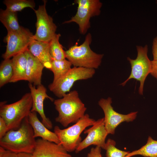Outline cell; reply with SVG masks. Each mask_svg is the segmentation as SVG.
Instances as JSON below:
<instances>
[{"label":"cell","mask_w":157,"mask_h":157,"mask_svg":"<svg viewBox=\"0 0 157 157\" xmlns=\"http://www.w3.org/2000/svg\"><path fill=\"white\" fill-rule=\"evenodd\" d=\"M36 141L33 129L27 117L17 129L8 131L0 139V145L4 149L17 154L21 153L32 154Z\"/></svg>","instance_id":"1"},{"label":"cell","mask_w":157,"mask_h":157,"mask_svg":"<svg viewBox=\"0 0 157 157\" xmlns=\"http://www.w3.org/2000/svg\"><path fill=\"white\" fill-rule=\"evenodd\" d=\"M54 104L58 113L55 118L56 121L64 127L78 121L85 114L87 109L76 90L54 100Z\"/></svg>","instance_id":"2"},{"label":"cell","mask_w":157,"mask_h":157,"mask_svg":"<svg viewBox=\"0 0 157 157\" xmlns=\"http://www.w3.org/2000/svg\"><path fill=\"white\" fill-rule=\"evenodd\" d=\"M33 100L30 93L24 94L18 101L10 104L0 103V117L7 124L8 131L17 129L31 112Z\"/></svg>","instance_id":"3"},{"label":"cell","mask_w":157,"mask_h":157,"mask_svg":"<svg viewBox=\"0 0 157 157\" xmlns=\"http://www.w3.org/2000/svg\"><path fill=\"white\" fill-rule=\"evenodd\" d=\"M91 34L87 35L83 42L78 46L76 44L65 51L66 58L74 67L88 68H98L100 66L103 54H98L91 49Z\"/></svg>","instance_id":"4"},{"label":"cell","mask_w":157,"mask_h":157,"mask_svg":"<svg viewBox=\"0 0 157 157\" xmlns=\"http://www.w3.org/2000/svg\"><path fill=\"white\" fill-rule=\"evenodd\" d=\"M96 121L85 114L73 125L61 129L56 126L54 132L57 136L62 145L68 152L75 151L81 141V135L87 127L92 126Z\"/></svg>","instance_id":"5"},{"label":"cell","mask_w":157,"mask_h":157,"mask_svg":"<svg viewBox=\"0 0 157 157\" xmlns=\"http://www.w3.org/2000/svg\"><path fill=\"white\" fill-rule=\"evenodd\" d=\"M95 73L93 69L74 67L65 75L49 84L48 88L56 96L61 98L70 92L75 82L90 78Z\"/></svg>","instance_id":"6"},{"label":"cell","mask_w":157,"mask_h":157,"mask_svg":"<svg viewBox=\"0 0 157 157\" xmlns=\"http://www.w3.org/2000/svg\"><path fill=\"white\" fill-rule=\"evenodd\" d=\"M136 49L137 55L136 58L132 59L127 57V60L131 66V72L129 77L121 85L124 86L129 80L134 79L140 83L139 93L143 94L144 82L146 78L150 74L152 66V61L150 60L147 56L148 47L147 45L144 47L137 46Z\"/></svg>","instance_id":"7"},{"label":"cell","mask_w":157,"mask_h":157,"mask_svg":"<svg viewBox=\"0 0 157 157\" xmlns=\"http://www.w3.org/2000/svg\"><path fill=\"white\" fill-rule=\"evenodd\" d=\"M74 2L78 6L76 14L64 23H76L81 34L84 35L90 26L91 18L100 15L102 4L99 0H76Z\"/></svg>","instance_id":"8"},{"label":"cell","mask_w":157,"mask_h":157,"mask_svg":"<svg viewBox=\"0 0 157 157\" xmlns=\"http://www.w3.org/2000/svg\"><path fill=\"white\" fill-rule=\"evenodd\" d=\"M34 35L28 29L22 27L19 31L8 32L5 41L7 43L5 52L2 55L4 59L24 52L34 39Z\"/></svg>","instance_id":"9"},{"label":"cell","mask_w":157,"mask_h":157,"mask_svg":"<svg viewBox=\"0 0 157 157\" xmlns=\"http://www.w3.org/2000/svg\"><path fill=\"white\" fill-rule=\"evenodd\" d=\"M111 98H101L98 102V104L103 110L104 114V124L108 134L113 135L115 129L123 122H129L135 120L137 115V112H131L124 115L115 111L111 105Z\"/></svg>","instance_id":"10"},{"label":"cell","mask_w":157,"mask_h":157,"mask_svg":"<svg viewBox=\"0 0 157 157\" xmlns=\"http://www.w3.org/2000/svg\"><path fill=\"white\" fill-rule=\"evenodd\" d=\"M47 1H43V4L39 6L38 8L34 10L37 21L36 31L34 35V39L43 42H49L56 34L57 26L52 18L49 15L46 8Z\"/></svg>","instance_id":"11"},{"label":"cell","mask_w":157,"mask_h":157,"mask_svg":"<svg viewBox=\"0 0 157 157\" xmlns=\"http://www.w3.org/2000/svg\"><path fill=\"white\" fill-rule=\"evenodd\" d=\"M84 133L86 138L82 141L75 151L78 153L91 145H95L105 149L106 138L108 134L105 127L104 118L96 121L90 128L85 129Z\"/></svg>","instance_id":"12"},{"label":"cell","mask_w":157,"mask_h":157,"mask_svg":"<svg viewBox=\"0 0 157 157\" xmlns=\"http://www.w3.org/2000/svg\"><path fill=\"white\" fill-rule=\"evenodd\" d=\"M28 85L33 100L31 111L38 113L42 119V123L48 129H51L53 127V124L51 121L45 114L44 102L46 99H48L51 101H53V99L47 94V89L43 85L41 84L36 88L35 86L29 83Z\"/></svg>","instance_id":"13"},{"label":"cell","mask_w":157,"mask_h":157,"mask_svg":"<svg viewBox=\"0 0 157 157\" xmlns=\"http://www.w3.org/2000/svg\"><path fill=\"white\" fill-rule=\"evenodd\" d=\"M60 144L42 139L36 140L33 157H72Z\"/></svg>","instance_id":"14"},{"label":"cell","mask_w":157,"mask_h":157,"mask_svg":"<svg viewBox=\"0 0 157 157\" xmlns=\"http://www.w3.org/2000/svg\"><path fill=\"white\" fill-rule=\"evenodd\" d=\"M27 58L26 81L37 86L41 84L42 71L44 67L27 49L25 52Z\"/></svg>","instance_id":"15"},{"label":"cell","mask_w":157,"mask_h":157,"mask_svg":"<svg viewBox=\"0 0 157 157\" xmlns=\"http://www.w3.org/2000/svg\"><path fill=\"white\" fill-rule=\"evenodd\" d=\"M28 118V122L33 129L35 138L40 137L46 140L58 144H60L56 134L49 130L40 121L36 112L31 111Z\"/></svg>","instance_id":"16"},{"label":"cell","mask_w":157,"mask_h":157,"mask_svg":"<svg viewBox=\"0 0 157 157\" xmlns=\"http://www.w3.org/2000/svg\"><path fill=\"white\" fill-rule=\"evenodd\" d=\"M28 50L43 65L50 69L53 59L49 52V42L38 41L33 39L30 44Z\"/></svg>","instance_id":"17"},{"label":"cell","mask_w":157,"mask_h":157,"mask_svg":"<svg viewBox=\"0 0 157 157\" xmlns=\"http://www.w3.org/2000/svg\"><path fill=\"white\" fill-rule=\"evenodd\" d=\"M13 75L10 83L26 81L27 58L24 52L18 54L12 59Z\"/></svg>","instance_id":"18"},{"label":"cell","mask_w":157,"mask_h":157,"mask_svg":"<svg viewBox=\"0 0 157 157\" xmlns=\"http://www.w3.org/2000/svg\"><path fill=\"white\" fill-rule=\"evenodd\" d=\"M0 21L8 32L19 31L22 27L19 23L17 13L6 9H0Z\"/></svg>","instance_id":"19"},{"label":"cell","mask_w":157,"mask_h":157,"mask_svg":"<svg viewBox=\"0 0 157 157\" xmlns=\"http://www.w3.org/2000/svg\"><path fill=\"white\" fill-rule=\"evenodd\" d=\"M136 155L144 157H157V140L149 136L145 144L138 150L130 152L125 157Z\"/></svg>","instance_id":"20"},{"label":"cell","mask_w":157,"mask_h":157,"mask_svg":"<svg viewBox=\"0 0 157 157\" xmlns=\"http://www.w3.org/2000/svg\"><path fill=\"white\" fill-rule=\"evenodd\" d=\"M72 65L66 59L61 60H53L49 69L53 74L52 82H54L65 75L72 68Z\"/></svg>","instance_id":"21"},{"label":"cell","mask_w":157,"mask_h":157,"mask_svg":"<svg viewBox=\"0 0 157 157\" xmlns=\"http://www.w3.org/2000/svg\"><path fill=\"white\" fill-rule=\"evenodd\" d=\"M60 36V34L56 33L49 42V52L53 60H61L66 58L65 51L59 41Z\"/></svg>","instance_id":"22"},{"label":"cell","mask_w":157,"mask_h":157,"mask_svg":"<svg viewBox=\"0 0 157 157\" xmlns=\"http://www.w3.org/2000/svg\"><path fill=\"white\" fill-rule=\"evenodd\" d=\"M3 3L6 6V9L17 13L26 8H30L33 10L35 3L32 0H5Z\"/></svg>","instance_id":"23"},{"label":"cell","mask_w":157,"mask_h":157,"mask_svg":"<svg viewBox=\"0 0 157 157\" xmlns=\"http://www.w3.org/2000/svg\"><path fill=\"white\" fill-rule=\"evenodd\" d=\"M13 75L12 59H7L1 62L0 66V87L10 83Z\"/></svg>","instance_id":"24"},{"label":"cell","mask_w":157,"mask_h":157,"mask_svg":"<svg viewBox=\"0 0 157 157\" xmlns=\"http://www.w3.org/2000/svg\"><path fill=\"white\" fill-rule=\"evenodd\" d=\"M115 145L116 142L113 140L108 139L107 140L104 149L106 157H125L130 152L120 150Z\"/></svg>","instance_id":"25"},{"label":"cell","mask_w":157,"mask_h":157,"mask_svg":"<svg viewBox=\"0 0 157 157\" xmlns=\"http://www.w3.org/2000/svg\"><path fill=\"white\" fill-rule=\"evenodd\" d=\"M101 149L98 146L91 148L87 154V157H102L101 154Z\"/></svg>","instance_id":"26"},{"label":"cell","mask_w":157,"mask_h":157,"mask_svg":"<svg viewBox=\"0 0 157 157\" xmlns=\"http://www.w3.org/2000/svg\"><path fill=\"white\" fill-rule=\"evenodd\" d=\"M8 131L5 121L3 118L0 117V139L4 136Z\"/></svg>","instance_id":"27"},{"label":"cell","mask_w":157,"mask_h":157,"mask_svg":"<svg viewBox=\"0 0 157 157\" xmlns=\"http://www.w3.org/2000/svg\"><path fill=\"white\" fill-rule=\"evenodd\" d=\"M17 154L0 146V157H17Z\"/></svg>","instance_id":"28"},{"label":"cell","mask_w":157,"mask_h":157,"mask_svg":"<svg viewBox=\"0 0 157 157\" xmlns=\"http://www.w3.org/2000/svg\"><path fill=\"white\" fill-rule=\"evenodd\" d=\"M152 53L153 60L157 61V36L153 40L152 46Z\"/></svg>","instance_id":"29"},{"label":"cell","mask_w":157,"mask_h":157,"mask_svg":"<svg viewBox=\"0 0 157 157\" xmlns=\"http://www.w3.org/2000/svg\"><path fill=\"white\" fill-rule=\"evenodd\" d=\"M150 74L157 80V61L152 60V66Z\"/></svg>","instance_id":"30"},{"label":"cell","mask_w":157,"mask_h":157,"mask_svg":"<svg viewBox=\"0 0 157 157\" xmlns=\"http://www.w3.org/2000/svg\"><path fill=\"white\" fill-rule=\"evenodd\" d=\"M17 157H33L32 154L26 153L17 154Z\"/></svg>","instance_id":"31"},{"label":"cell","mask_w":157,"mask_h":157,"mask_svg":"<svg viewBox=\"0 0 157 157\" xmlns=\"http://www.w3.org/2000/svg\"><path fill=\"white\" fill-rule=\"evenodd\" d=\"M156 2H157V1H156Z\"/></svg>","instance_id":"32"}]
</instances>
